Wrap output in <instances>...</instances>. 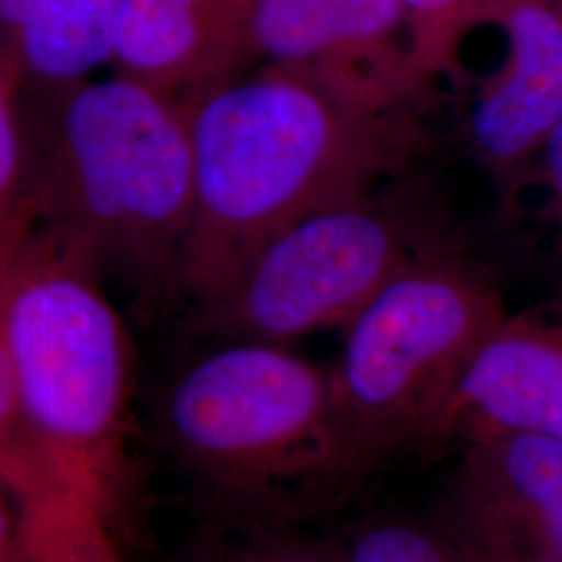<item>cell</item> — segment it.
<instances>
[{"instance_id":"obj_5","label":"cell","mask_w":562,"mask_h":562,"mask_svg":"<svg viewBox=\"0 0 562 562\" xmlns=\"http://www.w3.org/2000/svg\"><path fill=\"white\" fill-rule=\"evenodd\" d=\"M506 317L496 283L448 252L406 269L346 325L329 390L350 490L431 443L469 364Z\"/></svg>"},{"instance_id":"obj_9","label":"cell","mask_w":562,"mask_h":562,"mask_svg":"<svg viewBox=\"0 0 562 562\" xmlns=\"http://www.w3.org/2000/svg\"><path fill=\"white\" fill-rule=\"evenodd\" d=\"M494 434L562 438V308L557 317L525 313L498 325L469 364L431 443Z\"/></svg>"},{"instance_id":"obj_13","label":"cell","mask_w":562,"mask_h":562,"mask_svg":"<svg viewBox=\"0 0 562 562\" xmlns=\"http://www.w3.org/2000/svg\"><path fill=\"white\" fill-rule=\"evenodd\" d=\"M21 513L27 562H121L111 517L90 504L46 494Z\"/></svg>"},{"instance_id":"obj_22","label":"cell","mask_w":562,"mask_h":562,"mask_svg":"<svg viewBox=\"0 0 562 562\" xmlns=\"http://www.w3.org/2000/svg\"><path fill=\"white\" fill-rule=\"evenodd\" d=\"M559 562H562V561H559Z\"/></svg>"},{"instance_id":"obj_1","label":"cell","mask_w":562,"mask_h":562,"mask_svg":"<svg viewBox=\"0 0 562 562\" xmlns=\"http://www.w3.org/2000/svg\"><path fill=\"white\" fill-rule=\"evenodd\" d=\"M422 90L262 65L188 102L194 204L178 311L225 296L288 227L401 180L422 157Z\"/></svg>"},{"instance_id":"obj_8","label":"cell","mask_w":562,"mask_h":562,"mask_svg":"<svg viewBox=\"0 0 562 562\" xmlns=\"http://www.w3.org/2000/svg\"><path fill=\"white\" fill-rule=\"evenodd\" d=\"M485 21L503 27L506 57L469 104L464 134L485 169L517 176L562 121V4L501 0Z\"/></svg>"},{"instance_id":"obj_3","label":"cell","mask_w":562,"mask_h":562,"mask_svg":"<svg viewBox=\"0 0 562 562\" xmlns=\"http://www.w3.org/2000/svg\"><path fill=\"white\" fill-rule=\"evenodd\" d=\"M0 327L48 492L113 515L136 352L111 290L57 241L21 232L0 261Z\"/></svg>"},{"instance_id":"obj_21","label":"cell","mask_w":562,"mask_h":562,"mask_svg":"<svg viewBox=\"0 0 562 562\" xmlns=\"http://www.w3.org/2000/svg\"><path fill=\"white\" fill-rule=\"evenodd\" d=\"M194 562H236L234 561V557H229V559H225V557H201V559H196Z\"/></svg>"},{"instance_id":"obj_16","label":"cell","mask_w":562,"mask_h":562,"mask_svg":"<svg viewBox=\"0 0 562 562\" xmlns=\"http://www.w3.org/2000/svg\"><path fill=\"white\" fill-rule=\"evenodd\" d=\"M0 485L20 503L34 501L48 492L41 462L30 443L21 419L20 398L9 350L0 327Z\"/></svg>"},{"instance_id":"obj_17","label":"cell","mask_w":562,"mask_h":562,"mask_svg":"<svg viewBox=\"0 0 562 562\" xmlns=\"http://www.w3.org/2000/svg\"><path fill=\"white\" fill-rule=\"evenodd\" d=\"M23 159L21 86L0 59V261L21 234Z\"/></svg>"},{"instance_id":"obj_18","label":"cell","mask_w":562,"mask_h":562,"mask_svg":"<svg viewBox=\"0 0 562 562\" xmlns=\"http://www.w3.org/2000/svg\"><path fill=\"white\" fill-rule=\"evenodd\" d=\"M236 562H344L341 546L304 538L292 527L257 529L255 538L234 554Z\"/></svg>"},{"instance_id":"obj_7","label":"cell","mask_w":562,"mask_h":562,"mask_svg":"<svg viewBox=\"0 0 562 562\" xmlns=\"http://www.w3.org/2000/svg\"><path fill=\"white\" fill-rule=\"evenodd\" d=\"M431 517L483 562L562 561V438L462 442Z\"/></svg>"},{"instance_id":"obj_15","label":"cell","mask_w":562,"mask_h":562,"mask_svg":"<svg viewBox=\"0 0 562 562\" xmlns=\"http://www.w3.org/2000/svg\"><path fill=\"white\" fill-rule=\"evenodd\" d=\"M501 0H401L406 18V55L415 80L425 86L452 63L462 32L483 23Z\"/></svg>"},{"instance_id":"obj_11","label":"cell","mask_w":562,"mask_h":562,"mask_svg":"<svg viewBox=\"0 0 562 562\" xmlns=\"http://www.w3.org/2000/svg\"><path fill=\"white\" fill-rule=\"evenodd\" d=\"M250 0H120L111 69L181 101L248 67Z\"/></svg>"},{"instance_id":"obj_12","label":"cell","mask_w":562,"mask_h":562,"mask_svg":"<svg viewBox=\"0 0 562 562\" xmlns=\"http://www.w3.org/2000/svg\"><path fill=\"white\" fill-rule=\"evenodd\" d=\"M120 0H0V59L21 92L55 90L111 67Z\"/></svg>"},{"instance_id":"obj_20","label":"cell","mask_w":562,"mask_h":562,"mask_svg":"<svg viewBox=\"0 0 562 562\" xmlns=\"http://www.w3.org/2000/svg\"><path fill=\"white\" fill-rule=\"evenodd\" d=\"M0 562H27L21 503L4 485H0Z\"/></svg>"},{"instance_id":"obj_19","label":"cell","mask_w":562,"mask_h":562,"mask_svg":"<svg viewBox=\"0 0 562 562\" xmlns=\"http://www.w3.org/2000/svg\"><path fill=\"white\" fill-rule=\"evenodd\" d=\"M538 161H540L543 186L548 192L546 215L557 225L562 238V121L548 136V140L543 142Z\"/></svg>"},{"instance_id":"obj_14","label":"cell","mask_w":562,"mask_h":562,"mask_svg":"<svg viewBox=\"0 0 562 562\" xmlns=\"http://www.w3.org/2000/svg\"><path fill=\"white\" fill-rule=\"evenodd\" d=\"M344 562H483L434 517H380L364 522L346 543Z\"/></svg>"},{"instance_id":"obj_6","label":"cell","mask_w":562,"mask_h":562,"mask_svg":"<svg viewBox=\"0 0 562 562\" xmlns=\"http://www.w3.org/2000/svg\"><path fill=\"white\" fill-rule=\"evenodd\" d=\"M401 180L281 232L225 296L183 317L186 327L211 341L285 346L346 327L406 269L459 252L442 215L413 199Z\"/></svg>"},{"instance_id":"obj_4","label":"cell","mask_w":562,"mask_h":562,"mask_svg":"<svg viewBox=\"0 0 562 562\" xmlns=\"http://www.w3.org/2000/svg\"><path fill=\"white\" fill-rule=\"evenodd\" d=\"M157 429L255 529L294 527L350 492L329 371L281 344L215 341L162 387Z\"/></svg>"},{"instance_id":"obj_10","label":"cell","mask_w":562,"mask_h":562,"mask_svg":"<svg viewBox=\"0 0 562 562\" xmlns=\"http://www.w3.org/2000/svg\"><path fill=\"white\" fill-rule=\"evenodd\" d=\"M406 25L401 0H250L248 65L348 78L415 80L394 38Z\"/></svg>"},{"instance_id":"obj_2","label":"cell","mask_w":562,"mask_h":562,"mask_svg":"<svg viewBox=\"0 0 562 562\" xmlns=\"http://www.w3.org/2000/svg\"><path fill=\"white\" fill-rule=\"evenodd\" d=\"M21 232L57 241L111 290L176 308L194 204L188 102L113 71L21 92Z\"/></svg>"}]
</instances>
